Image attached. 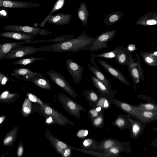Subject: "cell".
Wrapping results in <instances>:
<instances>
[{"instance_id": "8d00e7d4", "label": "cell", "mask_w": 157, "mask_h": 157, "mask_svg": "<svg viewBox=\"0 0 157 157\" xmlns=\"http://www.w3.org/2000/svg\"><path fill=\"white\" fill-rule=\"evenodd\" d=\"M104 111L102 110L100 112L99 116L91 121L92 125L96 128L100 129L103 127L104 123V116L103 113Z\"/></svg>"}, {"instance_id": "8fae6325", "label": "cell", "mask_w": 157, "mask_h": 157, "mask_svg": "<svg viewBox=\"0 0 157 157\" xmlns=\"http://www.w3.org/2000/svg\"><path fill=\"white\" fill-rule=\"evenodd\" d=\"M128 119L131 124L129 129L131 138L136 139L140 136L143 133L147 124L138 120H135L128 115Z\"/></svg>"}, {"instance_id": "8992f818", "label": "cell", "mask_w": 157, "mask_h": 157, "mask_svg": "<svg viewBox=\"0 0 157 157\" xmlns=\"http://www.w3.org/2000/svg\"><path fill=\"white\" fill-rule=\"evenodd\" d=\"M41 105L42 110L44 114L51 117L58 124L64 126L67 124H69L74 128L75 127V125L72 121L53 108L43 104Z\"/></svg>"}, {"instance_id": "4dcf8cb0", "label": "cell", "mask_w": 157, "mask_h": 157, "mask_svg": "<svg viewBox=\"0 0 157 157\" xmlns=\"http://www.w3.org/2000/svg\"><path fill=\"white\" fill-rule=\"evenodd\" d=\"M136 109L141 110L157 112V104L155 101L142 103L136 105Z\"/></svg>"}, {"instance_id": "bcb514c9", "label": "cell", "mask_w": 157, "mask_h": 157, "mask_svg": "<svg viewBox=\"0 0 157 157\" xmlns=\"http://www.w3.org/2000/svg\"><path fill=\"white\" fill-rule=\"evenodd\" d=\"M23 145L21 144L19 145L17 151V155L19 157H21L23 154Z\"/></svg>"}, {"instance_id": "6f0895ef", "label": "cell", "mask_w": 157, "mask_h": 157, "mask_svg": "<svg viewBox=\"0 0 157 157\" xmlns=\"http://www.w3.org/2000/svg\"></svg>"}, {"instance_id": "83f0119b", "label": "cell", "mask_w": 157, "mask_h": 157, "mask_svg": "<svg viewBox=\"0 0 157 157\" xmlns=\"http://www.w3.org/2000/svg\"><path fill=\"white\" fill-rule=\"evenodd\" d=\"M120 142V141L115 139H105L99 142L98 148L103 151L108 150Z\"/></svg>"}, {"instance_id": "60d3db41", "label": "cell", "mask_w": 157, "mask_h": 157, "mask_svg": "<svg viewBox=\"0 0 157 157\" xmlns=\"http://www.w3.org/2000/svg\"><path fill=\"white\" fill-rule=\"evenodd\" d=\"M89 130L88 129H82L77 132L76 136L78 138L82 140L86 138L88 135Z\"/></svg>"}, {"instance_id": "9a60e30c", "label": "cell", "mask_w": 157, "mask_h": 157, "mask_svg": "<svg viewBox=\"0 0 157 157\" xmlns=\"http://www.w3.org/2000/svg\"><path fill=\"white\" fill-rule=\"evenodd\" d=\"M72 17L71 13H59L55 15H51L46 22L59 25H65L70 23Z\"/></svg>"}, {"instance_id": "4316f807", "label": "cell", "mask_w": 157, "mask_h": 157, "mask_svg": "<svg viewBox=\"0 0 157 157\" xmlns=\"http://www.w3.org/2000/svg\"><path fill=\"white\" fill-rule=\"evenodd\" d=\"M82 94L91 107H93L99 98V95L92 90H86L82 92Z\"/></svg>"}, {"instance_id": "ab89813d", "label": "cell", "mask_w": 157, "mask_h": 157, "mask_svg": "<svg viewBox=\"0 0 157 157\" xmlns=\"http://www.w3.org/2000/svg\"><path fill=\"white\" fill-rule=\"evenodd\" d=\"M100 113V112L96 110L95 107H91L88 111L87 113L90 119L92 121L99 116Z\"/></svg>"}, {"instance_id": "f35d334b", "label": "cell", "mask_w": 157, "mask_h": 157, "mask_svg": "<svg viewBox=\"0 0 157 157\" xmlns=\"http://www.w3.org/2000/svg\"><path fill=\"white\" fill-rule=\"evenodd\" d=\"M32 109L31 103L29 98L25 100L22 107V113L24 116H27L31 113Z\"/></svg>"}, {"instance_id": "2e32d148", "label": "cell", "mask_w": 157, "mask_h": 157, "mask_svg": "<svg viewBox=\"0 0 157 157\" xmlns=\"http://www.w3.org/2000/svg\"><path fill=\"white\" fill-rule=\"evenodd\" d=\"M99 98L96 103L92 107H101L102 110L110 109L113 105L115 96L99 92Z\"/></svg>"}, {"instance_id": "d4e9b609", "label": "cell", "mask_w": 157, "mask_h": 157, "mask_svg": "<svg viewBox=\"0 0 157 157\" xmlns=\"http://www.w3.org/2000/svg\"><path fill=\"white\" fill-rule=\"evenodd\" d=\"M87 65L89 70L94 75L103 82L108 88L112 89L109 81L99 69H97L89 63Z\"/></svg>"}, {"instance_id": "44dd1931", "label": "cell", "mask_w": 157, "mask_h": 157, "mask_svg": "<svg viewBox=\"0 0 157 157\" xmlns=\"http://www.w3.org/2000/svg\"><path fill=\"white\" fill-rule=\"evenodd\" d=\"M113 105L134 118L136 108L135 105L130 104L115 98Z\"/></svg>"}, {"instance_id": "816d5d0a", "label": "cell", "mask_w": 157, "mask_h": 157, "mask_svg": "<svg viewBox=\"0 0 157 157\" xmlns=\"http://www.w3.org/2000/svg\"><path fill=\"white\" fill-rule=\"evenodd\" d=\"M5 116H3L0 117V124L2 123L4 121L5 118Z\"/></svg>"}, {"instance_id": "9c48e42d", "label": "cell", "mask_w": 157, "mask_h": 157, "mask_svg": "<svg viewBox=\"0 0 157 157\" xmlns=\"http://www.w3.org/2000/svg\"><path fill=\"white\" fill-rule=\"evenodd\" d=\"M41 5L37 3L21 2L12 0H0V7L12 9H27L39 8Z\"/></svg>"}, {"instance_id": "e575fe53", "label": "cell", "mask_w": 157, "mask_h": 157, "mask_svg": "<svg viewBox=\"0 0 157 157\" xmlns=\"http://www.w3.org/2000/svg\"><path fill=\"white\" fill-rule=\"evenodd\" d=\"M19 96L17 93H10L9 91H6L1 95L0 101L3 103H8L10 101H14Z\"/></svg>"}, {"instance_id": "f907efd6", "label": "cell", "mask_w": 157, "mask_h": 157, "mask_svg": "<svg viewBox=\"0 0 157 157\" xmlns=\"http://www.w3.org/2000/svg\"><path fill=\"white\" fill-rule=\"evenodd\" d=\"M53 118L49 116L46 120V122L47 123L50 124L52 123Z\"/></svg>"}, {"instance_id": "1f68e13d", "label": "cell", "mask_w": 157, "mask_h": 157, "mask_svg": "<svg viewBox=\"0 0 157 157\" xmlns=\"http://www.w3.org/2000/svg\"><path fill=\"white\" fill-rule=\"evenodd\" d=\"M18 128L14 127L5 137L3 141L4 145L10 146L12 145L15 140L17 133Z\"/></svg>"}, {"instance_id": "3957f363", "label": "cell", "mask_w": 157, "mask_h": 157, "mask_svg": "<svg viewBox=\"0 0 157 157\" xmlns=\"http://www.w3.org/2000/svg\"><path fill=\"white\" fill-rule=\"evenodd\" d=\"M117 30L107 31L98 35L93 43L89 50L90 52L96 51L103 48H107L108 43L114 39L117 35Z\"/></svg>"}, {"instance_id": "836d02e7", "label": "cell", "mask_w": 157, "mask_h": 157, "mask_svg": "<svg viewBox=\"0 0 157 157\" xmlns=\"http://www.w3.org/2000/svg\"><path fill=\"white\" fill-rule=\"evenodd\" d=\"M98 144L99 142L93 138H87L83 141L81 148L88 150H94L98 148Z\"/></svg>"}, {"instance_id": "681fc988", "label": "cell", "mask_w": 157, "mask_h": 157, "mask_svg": "<svg viewBox=\"0 0 157 157\" xmlns=\"http://www.w3.org/2000/svg\"><path fill=\"white\" fill-rule=\"evenodd\" d=\"M145 61L148 63H151L153 62V59L151 57H147L145 58Z\"/></svg>"}, {"instance_id": "74e56055", "label": "cell", "mask_w": 157, "mask_h": 157, "mask_svg": "<svg viewBox=\"0 0 157 157\" xmlns=\"http://www.w3.org/2000/svg\"><path fill=\"white\" fill-rule=\"evenodd\" d=\"M42 59L39 57H30L24 58L12 63L14 65H26L31 64L37 61L42 60Z\"/></svg>"}, {"instance_id": "cb8c5ba5", "label": "cell", "mask_w": 157, "mask_h": 157, "mask_svg": "<svg viewBox=\"0 0 157 157\" xmlns=\"http://www.w3.org/2000/svg\"><path fill=\"white\" fill-rule=\"evenodd\" d=\"M78 16L81 21L83 26L86 27L88 24L89 18V12L86 4L82 2L80 4L77 10Z\"/></svg>"}, {"instance_id": "11a10c76", "label": "cell", "mask_w": 157, "mask_h": 157, "mask_svg": "<svg viewBox=\"0 0 157 157\" xmlns=\"http://www.w3.org/2000/svg\"><path fill=\"white\" fill-rule=\"evenodd\" d=\"M152 131H157V127H155L152 128Z\"/></svg>"}, {"instance_id": "e0dca14e", "label": "cell", "mask_w": 157, "mask_h": 157, "mask_svg": "<svg viewBox=\"0 0 157 157\" xmlns=\"http://www.w3.org/2000/svg\"><path fill=\"white\" fill-rule=\"evenodd\" d=\"M45 136L50 141L51 145L59 154L62 155L64 150L71 146L54 136L48 129Z\"/></svg>"}, {"instance_id": "277c9868", "label": "cell", "mask_w": 157, "mask_h": 157, "mask_svg": "<svg viewBox=\"0 0 157 157\" xmlns=\"http://www.w3.org/2000/svg\"><path fill=\"white\" fill-rule=\"evenodd\" d=\"M47 73L54 83L72 97L77 98V94L76 91L62 75L53 70H50Z\"/></svg>"}, {"instance_id": "d6a6232c", "label": "cell", "mask_w": 157, "mask_h": 157, "mask_svg": "<svg viewBox=\"0 0 157 157\" xmlns=\"http://www.w3.org/2000/svg\"><path fill=\"white\" fill-rule=\"evenodd\" d=\"M64 2L65 0H57L53 7L52 11L39 24V26L41 27H43L49 17L55 12L62 8L64 5Z\"/></svg>"}, {"instance_id": "f6af8a7d", "label": "cell", "mask_w": 157, "mask_h": 157, "mask_svg": "<svg viewBox=\"0 0 157 157\" xmlns=\"http://www.w3.org/2000/svg\"><path fill=\"white\" fill-rule=\"evenodd\" d=\"M72 149V147L71 146L66 149L64 150L62 156L64 157H69L71 155Z\"/></svg>"}, {"instance_id": "7c38bea8", "label": "cell", "mask_w": 157, "mask_h": 157, "mask_svg": "<svg viewBox=\"0 0 157 157\" xmlns=\"http://www.w3.org/2000/svg\"><path fill=\"white\" fill-rule=\"evenodd\" d=\"M14 71L11 74V75L19 79L20 76L23 77L24 80L31 81L33 79L43 76L41 74L39 73L35 72L30 69L27 68H18L13 69Z\"/></svg>"}, {"instance_id": "f546056e", "label": "cell", "mask_w": 157, "mask_h": 157, "mask_svg": "<svg viewBox=\"0 0 157 157\" xmlns=\"http://www.w3.org/2000/svg\"><path fill=\"white\" fill-rule=\"evenodd\" d=\"M74 36H75L73 35H66L60 36L57 37L56 38L49 40H42L34 41L31 40L30 41V42L31 43H34L42 42H52L56 43L65 41L71 39L73 38Z\"/></svg>"}, {"instance_id": "ac0fdd59", "label": "cell", "mask_w": 157, "mask_h": 157, "mask_svg": "<svg viewBox=\"0 0 157 157\" xmlns=\"http://www.w3.org/2000/svg\"><path fill=\"white\" fill-rule=\"evenodd\" d=\"M35 35L17 32H7L0 33L1 37L14 40L29 41L33 39Z\"/></svg>"}, {"instance_id": "7dc6e473", "label": "cell", "mask_w": 157, "mask_h": 157, "mask_svg": "<svg viewBox=\"0 0 157 157\" xmlns=\"http://www.w3.org/2000/svg\"><path fill=\"white\" fill-rule=\"evenodd\" d=\"M146 23L148 25H155L157 24V21L155 19H150L148 20Z\"/></svg>"}, {"instance_id": "7a4b0ae2", "label": "cell", "mask_w": 157, "mask_h": 157, "mask_svg": "<svg viewBox=\"0 0 157 157\" xmlns=\"http://www.w3.org/2000/svg\"><path fill=\"white\" fill-rule=\"evenodd\" d=\"M58 99L65 110L70 115L77 119L80 118L81 111H87L86 108L63 93L59 94Z\"/></svg>"}, {"instance_id": "7402d4cb", "label": "cell", "mask_w": 157, "mask_h": 157, "mask_svg": "<svg viewBox=\"0 0 157 157\" xmlns=\"http://www.w3.org/2000/svg\"><path fill=\"white\" fill-rule=\"evenodd\" d=\"M29 41H23L1 44H0V60L2 59L3 56L9 53L15 47L22 46L26 44L29 43Z\"/></svg>"}, {"instance_id": "db71d44e", "label": "cell", "mask_w": 157, "mask_h": 157, "mask_svg": "<svg viewBox=\"0 0 157 157\" xmlns=\"http://www.w3.org/2000/svg\"><path fill=\"white\" fill-rule=\"evenodd\" d=\"M128 49L130 51H132L133 49V48L130 45L128 47Z\"/></svg>"}, {"instance_id": "4fadbf2b", "label": "cell", "mask_w": 157, "mask_h": 157, "mask_svg": "<svg viewBox=\"0 0 157 157\" xmlns=\"http://www.w3.org/2000/svg\"><path fill=\"white\" fill-rule=\"evenodd\" d=\"M133 118L147 124L157 121V112L142 110L136 108Z\"/></svg>"}, {"instance_id": "5bb4252c", "label": "cell", "mask_w": 157, "mask_h": 157, "mask_svg": "<svg viewBox=\"0 0 157 157\" xmlns=\"http://www.w3.org/2000/svg\"><path fill=\"white\" fill-rule=\"evenodd\" d=\"M98 61L101 66L114 77L126 85H130L125 77L119 70L104 60L98 59Z\"/></svg>"}, {"instance_id": "d6986e66", "label": "cell", "mask_w": 157, "mask_h": 157, "mask_svg": "<svg viewBox=\"0 0 157 157\" xmlns=\"http://www.w3.org/2000/svg\"><path fill=\"white\" fill-rule=\"evenodd\" d=\"M122 46L117 47L112 51L98 54H91V57L90 59L91 63L93 66L97 69L99 68L94 61V58L97 57H104L107 59L114 58L117 53L121 51L123 48Z\"/></svg>"}, {"instance_id": "ffe728a7", "label": "cell", "mask_w": 157, "mask_h": 157, "mask_svg": "<svg viewBox=\"0 0 157 157\" xmlns=\"http://www.w3.org/2000/svg\"><path fill=\"white\" fill-rule=\"evenodd\" d=\"M128 116V115H118L115 121L112 123L111 125L117 127L121 131L127 128L129 129L131 124Z\"/></svg>"}, {"instance_id": "7bdbcfd3", "label": "cell", "mask_w": 157, "mask_h": 157, "mask_svg": "<svg viewBox=\"0 0 157 157\" xmlns=\"http://www.w3.org/2000/svg\"><path fill=\"white\" fill-rule=\"evenodd\" d=\"M27 95L30 101L34 102H37L41 105H43L42 101L35 95L28 92H27Z\"/></svg>"}, {"instance_id": "484cf974", "label": "cell", "mask_w": 157, "mask_h": 157, "mask_svg": "<svg viewBox=\"0 0 157 157\" xmlns=\"http://www.w3.org/2000/svg\"><path fill=\"white\" fill-rule=\"evenodd\" d=\"M124 15V13L119 11H113L108 14L103 20L106 27L113 25L119 21Z\"/></svg>"}, {"instance_id": "6da1fadb", "label": "cell", "mask_w": 157, "mask_h": 157, "mask_svg": "<svg viewBox=\"0 0 157 157\" xmlns=\"http://www.w3.org/2000/svg\"><path fill=\"white\" fill-rule=\"evenodd\" d=\"M95 38L88 35L85 31H82L78 36L67 40L37 48V51L61 52H76L83 50H89Z\"/></svg>"}, {"instance_id": "5b68a950", "label": "cell", "mask_w": 157, "mask_h": 157, "mask_svg": "<svg viewBox=\"0 0 157 157\" xmlns=\"http://www.w3.org/2000/svg\"><path fill=\"white\" fill-rule=\"evenodd\" d=\"M3 29L10 31L21 32L35 35H47L53 33L45 29H41L29 26L9 25H5Z\"/></svg>"}, {"instance_id": "d590c367", "label": "cell", "mask_w": 157, "mask_h": 157, "mask_svg": "<svg viewBox=\"0 0 157 157\" xmlns=\"http://www.w3.org/2000/svg\"><path fill=\"white\" fill-rule=\"evenodd\" d=\"M128 56L124 48L115 57V61L119 64L127 65L128 63Z\"/></svg>"}, {"instance_id": "f5cc1de1", "label": "cell", "mask_w": 157, "mask_h": 157, "mask_svg": "<svg viewBox=\"0 0 157 157\" xmlns=\"http://www.w3.org/2000/svg\"><path fill=\"white\" fill-rule=\"evenodd\" d=\"M95 107L96 110L99 112H100L102 110L101 107L97 106Z\"/></svg>"}, {"instance_id": "ba28073f", "label": "cell", "mask_w": 157, "mask_h": 157, "mask_svg": "<svg viewBox=\"0 0 157 157\" xmlns=\"http://www.w3.org/2000/svg\"><path fill=\"white\" fill-rule=\"evenodd\" d=\"M67 70L72 77L73 81L79 84L82 79V73L84 68L78 64L69 59L65 61Z\"/></svg>"}, {"instance_id": "f1b7e54d", "label": "cell", "mask_w": 157, "mask_h": 157, "mask_svg": "<svg viewBox=\"0 0 157 157\" xmlns=\"http://www.w3.org/2000/svg\"><path fill=\"white\" fill-rule=\"evenodd\" d=\"M31 82L41 88L48 90H50L52 89V86L49 80L43 76L34 78Z\"/></svg>"}, {"instance_id": "52a82bcc", "label": "cell", "mask_w": 157, "mask_h": 157, "mask_svg": "<svg viewBox=\"0 0 157 157\" xmlns=\"http://www.w3.org/2000/svg\"><path fill=\"white\" fill-rule=\"evenodd\" d=\"M37 48L29 45L21 46L14 48L10 52L3 56L2 59H11L23 57L37 52Z\"/></svg>"}, {"instance_id": "ee69618b", "label": "cell", "mask_w": 157, "mask_h": 157, "mask_svg": "<svg viewBox=\"0 0 157 157\" xmlns=\"http://www.w3.org/2000/svg\"><path fill=\"white\" fill-rule=\"evenodd\" d=\"M9 81V79L6 75L0 72V84L1 85H5Z\"/></svg>"}, {"instance_id": "603a6c76", "label": "cell", "mask_w": 157, "mask_h": 157, "mask_svg": "<svg viewBox=\"0 0 157 157\" xmlns=\"http://www.w3.org/2000/svg\"><path fill=\"white\" fill-rule=\"evenodd\" d=\"M90 77L92 83L99 92L109 94L113 96H115L117 93V91L116 90L108 88L94 75H91Z\"/></svg>"}, {"instance_id": "b9f144b4", "label": "cell", "mask_w": 157, "mask_h": 157, "mask_svg": "<svg viewBox=\"0 0 157 157\" xmlns=\"http://www.w3.org/2000/svg\"><path fill=\"white\" fill-rule=\"evenodd\" d=\"M129 68L132 78L135 80L136 82V79L138 82L139 80V75L137 69L132 65L129 66Z\"/></svg>"}, {"instance_id": "c3c4849f", "label": "cell", "mask_w": 157, "mask_h": 157, "mask_svg": "<svg viewBox=\"0 0 157 157\" xmlns=\"http://www.w3.org/2000/svg\"><path fill=\"white\" fill-rule=\"evenodd\" d=\"M151 145L157 148V137L151 141Z\"/></svg>"}, {"instance_id": "30bf717a", "label": "cell", "mask_w": 157, "mask_h": 157, "mask_svg": "<svg viewBox=\"0 0 157 157\" xmlns=\"http://www.w3.org/2000/svg\"><path fill=\"white\" fill-rule=\"evenodd\" d=\"M104 151L105 153L109 155L110 157H120V155L122 152L131 153L132 151V149L130 143L125 141L123 142L120 141L117 144L109 150Z\"/></svg>"}, {"instance_id": "9f6ffc18", "label": "cell", "mask_w": 157, "mask_h": 157, "mask_svg": "<svg viewBox=\"0 0 157 157\" xmlns=\"http://www.w3.org/2000/svg\"><path fill=\"white\" fill-rule=\"evenodd\" d=\"M152 56H157V51L154 52L153 54L151 55Z\"/></svg>"}]
</instances>
